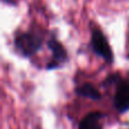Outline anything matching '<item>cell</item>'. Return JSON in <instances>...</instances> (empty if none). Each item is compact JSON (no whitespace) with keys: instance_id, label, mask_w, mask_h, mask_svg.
Listing matches in <instances>:
<instances>
[{"instance_id":"1","label":"cell","mask_w":129,"mask_h":129,"mask_svg":"<svg viewBox=\"0 0 129 129\" xmlns=\"http://www.w3.org/2000/svg\"><path fill=\"white\" fill-rule=\"evenodd\" d=\"M44 44L43 34L36 31L19 32L14 38V47L18 54L24 58H31L35 56Z\"/></svg>"},{"instance_id":"2","label":"cell","mask_w":129,"mask_h":129,"mask_svg":"<svg viewBox=\"0 0 129 129\" xmlns=\"http://www.w3.org/2000/svg\"><path fill=\"white\" fill-rule=\"evenodd\" d=\"M89 47H91L92 51L96 54V56L101 57L105 62L112 63L113 62V51L111 49L108 38L103 31L98 26H92L91 27V42H89Z\"/></svg>"},{"instance_id":"3","label":"cell","mask_w":129,"mask_h":129,"mask_svg":"<svg viewBox=\"0 0 129 129\" xmlns=\"http://www.w3.org/2000/svg\"><path fill=\"white\" fill-rule=\"evenodd\" d=\"M47 45L51 51V60L47 63V69H57L67 62L68 60L67 50L56 36H50V39L47 42Z\"/></svg>"},{"instance_id":"4","label":"cell","mask_w":129,"mask_h":129,"mask_svg":"<svg viewBox=\"0 0 129 129\" xmlns=\"http://www.w3.org/2000/svg\"><path fill=\"white\" fill-rule=\"evenodd\" d=\"M114 108L120 113L129 111V79H122L118 83V88L113 98Z\"/></svg>"},{"instance_id":"5","label":"cell","mask_w":129,"mask_h":129,"mask_svg":"<svg viewBox=\"0 0 129 129\" xmlns=\"http://www.w3.org/2000/svg\"><path fill=\"white\" fill-rule=\"evenodd\" d=\"M103 114L99 111L89 112L80 120L78 129H103L102 127Z\"/></svg>"},{"instance_id":"6","label":"cell","mask_w":129,"mask_h":129,"mask_svg":"<svg viewBox=\"0 0 129 129\" xmlns=\"http://www.w3.org/2000/svg\"><path fill=\"white\" fill-rule=\"evenodd\" d=\"M75 92L77 95L83 96V98L91 99V100H100L101 99L100 91H99L93 84H89V83H85V84L76 87Z\"/></svg>"}]
</instances>
